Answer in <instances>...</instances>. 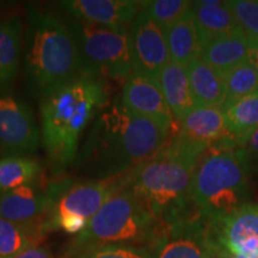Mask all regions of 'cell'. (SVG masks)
Masks as SVG:
<instances>
[{"label": "cell", "instance_id": "6da1fadb", "mask_svg": "<svg viewBox=\"0 0 258 258\" xmlns=\"http://www.w3.org/2000/svg\"><path fill=\"white\" fill-rule=\"evenodd\" d=\"M170 137V132L159 124L115 102L92 122L76 166L97 179L124 175L158 156Z\"/></svg>", "mask_w": 258, "mask_h": 258}, {"label": "cell", "instance_id": "7a4b0ae2", "mask_svg": "<svg viewBox=\"0 0 258 258\" xmlns=\"http://www.w3.org/2000/svg\"><path fill=\"white\" fill-rule=\"evenodd\" d=\"M208 148L177 133L158 156L138 170L132 189L161 233L202 219L190 196L194 171Z\"/></svg>", "mask_w": 258, "mask_h": 258}, {"label": "cell", "instance_id": "3957f363", "mask_svg": "<svg viewBox=\"0 0 258 258\" xmlns=\"http://www.w3.org/2000/svg\"><path fill=\"white\" fill-rule=\"evenodd\" d=\"M109 105L106 82L82 74L41 99L42 143L54 164L76 160L82 134Z\"/></svg>", "mask_w": 258, "mask_h": 258}, {"label": "cell", "instance_id": "277c9868", "mask_svg": "<svg viewBox=\"0 0 258 258\" xmlns=\"http://www.w3.org/2000/svg\"><path fill=\"white\" fill-rule=\"evenodd\" d=\"M24 61L29 86L41 99L84 74L69 25L36 10H30L28 16Z\"/></svg>", "mask_w": 258, "mask_h": 258}, {"label": "cell", "instance_id": "5b68a950", "mask_svg": "<svg viewBox=\"0 0 258 258\" xmlns=\"http://www.w3.org/2000/svg\"><path fill=\"white\" fill-rule=\"evenodd\" d=\"M159 226L132 185L109 199L70 244L66 256L80 258L90 251L111 245L147 247L159 239ZM148 249V247H147Z\"/></svg>", "mask_w": 258, "mask_h": 258}, {"label": "cell", "instance_id": "8992f818", "mask_svg": "<svg viewBox=\"0 0 258 258\" xmlns=\"http://www.w3.org/2000/svg\"><path fill=\"white\" fill-rule=\"evenodd\" d=\"M247 160L239 147L213 148L194 171L190 196L205 220L231 214L249 199Z\"/></svg>", "mask_w": 258, "mask_h": 258}, {"label": "cell", "instance_id": "52a82bcc", "mask_svg": "<svg viewBox=\"0 0 258 258\" xmlns=\"http://www.w3.org/2000/svg\"><path fill=\"white\" fill-rule=\"evenodd\" d=\"M83 73L103 80H125L133 72L131 34L127 27H110L70 18Z\"/></svg>", "mask_w": 258, "mask_h": 258}, {"label": "cell", "instance_id": "ba28073f", "mask_svg": "<svg viewBox=\"0 0 258 258\" xmlns=\"http://www.w3.org/2000/svg\"><path fill=\"white\" fill-rule=\"evenodd\" d=\"M139 169L111 178L49 186L46 191L49 200L48 230H55L56 221L66 215L90 220L109 199L133 184Z\"/></svg>", "mask_w": 258, "mask_h": 258}, {"label": "cell", "instance_id": "9c48e42d", "mask_svg": "<svg viewBox=\"0 0 258 258\" xmlns=\"http://www.w3.org/2000/svg\"><path fill=\"white\" fill-rule=\"evenodd\" d=\"M203 234L212 250L258 258V205L246 203L225 217L203 219Z\"/></svg>", "mask_w": 258, "mask_h": 258}, {"label": "cell", "instance_id": "30bf717a", "mask_svg": "<svg viewBox=\"0 0 258 258\" xmlns=\"http://www.w3.org/2000/svg\"><path fill=\"white\" fill-rule=\"evenodd\" d=\"M40 144L34 112L27 103L11 95L0 96V152L4 157H24Z\"/></svg>", "mask_w": 258, "mask_h": 258}, {"label": "cell", "instance_id": "8fae6325", "mask_svg": "<svg viewBox=\"0 0 258 258\" xmlns=\"http://www.w3.org/2000/svg\"><path fill=\"white\" fill-rule=\"evenodd\" d=\"M129 34L133 72L158 83L161 71L171 61L165 32L143 9L129 25Z\"/></svg>", "mask_w": 258, "mask_h": 258}, {"label": "cell", "instance_id": "7c38bea8", "mask_svg": "<svg viewBox=\"0 0 258 258\" xmlns=\"http://www.w3.org/2000/svg\"><path fill=\"white\" fill-rule=\"evenodd\" d=\"M120 102L133 114L153 121L171 134L178 133V123L164 98L159 84L148 77L132 72L124 80Z\"/></svg>", "mask_w": 258, "mask_h": 258}, {"label": "cell", "instance_id": "4fadbf2b", "mask_svg": "<svg viewBox=\"0 0 258 258\" xmlns=\"http://www.w3.org/2000/svg\"><path fill=\"white\" fill-rule=\"evenodd\" d=\"M49 200L30 185L0 192V218L46 234Z\"/></svg>", "mask_w": 258, "mask_h": 258}, {"label": "cell", "instance_id": "5bb4252c", "mask_svg": "<svg viewBox=\"0 0 258 258\" xmlns=\"http://www.w3.org/2000/svg\"><path fill=\"white\" fill-rule=\"evenodd\" d=\"M61 8L74 19L99 25L127 27L132 24L144 2L135 0H64Z\"/></svg>", "mask_w": 258, "mask_h": 258}, {"label": "cell", "instance_id": "9a60e30c", "mask_svg": "<svg viewBox=\"0 0 258 258\" xmlns=\"http://www.w3.org/2000/svg\"><path fill=\"white\" fill-rule=\"evenodd\" d=\"M178 133L189 140L208 147L209 150L238 147L228 134L221 108L196 105L179 122Z\"/></svg>", "mask_w": 258, "mask_h": 258}, {"label": "cell", "instance_id": "2e32d148", "mask_svg": "<svg viewBox=\"0 0 258 258\" xmlns=\"http://www.w3.org/2000/svg\"><path fill=\"white\" fill-rule=\"evenodd\" d=\"M200 59L222 76L227 71L250 61L249 38L240 28L220 35L203 47Z\"/></svg>", "mask_w": 258, "mask_h": 258}, {"label": "cell", "instance_id": "e0dca14e", "mask_svg": "<svg viewBox=\"0 0 258 258\" xmlns=\"http://www.w3.org/2000/svg\"><path fill=\"white\" fill-rule=\"evenodd\" d=\"M154 258H212L203 234V219L173 228L153 247Z\"/></svg>", "mask_w": 258, "mask_h": 258}, {"label": "cell", "instance_id": "ac0fdd59", "mask_svg": "<svg viewBox=\"0 0 258 258\" xmlns=\"http://www.w3.org/2000/svg\"><path fill=\"white\" fill-rule=\"evenodd\" d=\"M22 23L17 16L0 18V96L9 95L19 69Z\"/></svg>", "mask_w": 258, "mask_h": 258}, {"label": "cell", "instance_id": "d6986e66", "mask_svg": "<svg viewBox=\"0 0 258 258\" xmlns=\"http://www.w3.org/2000/svg\"><path fill=\"white\" fill-rule=\"evenodd\" d=\"M190 11L198 28L202 47H205L213 38L239 29L233 12L226 2H191Z\"/></svg>", "mask_w": 258, "mask_h": 258}, {"label": "cell", "instance_id": "ffe728a7", "mask_svg": "<svg viewBox=\"0 0 258 258\" xmlns=\"http://www.w3.org/2000/svg\"><path fill=\"white\" fill-rule=\"evenodd\" d=\"M159 88L177 123L196 106L190 89L186 67L170 61L158 79Z\"/></svg>", "mask_w": 258, "mask_h": 258}, {"label": "cell", "instance_id": "44dd1931", "mask_svg": "<svg viewBox=\"0 0 258 258\" xmlns=\"http://www.w3.org/2000/svg\"><path fill=\"white\" fill-rule=\"evenodd\" d=\"M190 89L196 105L222 108L226 102V85L220 73L201 59L186 66Z\"/></svg>", "mask_w": 258, "mask_h": 258}, {"label": "cell", "instance_id": "7402d4cb", "mask_svg": "<svg viewBox=\"0 0 258 258\" xmlns=\"http://www.w3.org/2000/svg\"><path fill=\"white\" fill-rule=\"evenodd\" d=\"M165 36L172 62L186 67L190 62L200 59L203 47L190 10L167 29Z\"/></svg>", "mask_w": 258, "mask_h": 258}, {"label": "cell", "instance_id": "603a6c76", "mask_svg": "<svg viewBox=\"0 0 258 258\" xmlns=\"http://www.w3.org/2000/svg\"><path fill=\"white\" fill-rule=\"evenodd\" d=\"M227 132L241 147L258 129V91L222 109Z\"/></svg>", "mask_w": 258, "mask_h": 258}, {"label": "cell", "instance_id": "cb8c5ba5", "mask_svg": "<svg viewBox=\"0 0 258 258\" xmlns=\"http://www.w3.org/2000/svg\"><path fill=\"white\" fill-rule=\"evenodd\" d=\"M41 175L38 161L28 157L10 156L0 159V192L30 185Z\"/></svg>", "mask_w": 258, "mask_h": 258}, {"label": "cell", "instance_id": "d4e9b609", "mask_svg": "<svg viewBox=\"0 0 258 258\" xmlns=\"http://www.w3.org/2000/svg\"><path fill=\"white\" fill-rule=\"evenodd\" d=\"M43 233L0 218V258H16L43 239Z\"/></svg>", "mask_w": 258, "mask_h": 258}, {"label": "cell", "instance_id": "484cf974", "mask_svg": "<svg viewBox=\"0 0 258 258\" xmlns=\"http://www.w3.org/2000/svg\"><path fill=\"white\" fill-rule=\"evenodd\" d=\"M226 85V102L221 109L258 91V70L250 61L222 74Z\"/></svg>", "mask_w": 258, "mask_h": 258}, {"label": "cell", "instance_id": "4316f807", "mask_svg": "<svg viewBox=\"0 0 258 258\" xmlns=\"http://www.w3.org/2000/svg\"><path fill=\"white\" fill-rule=\"evenodd\" d=\"M191 2L186 0H151L144 2L143 9L157 25L165 32L190 10Z\"/></svg>", "mask_w": 258, "mask_h": 258}, {"label": "cell", "instance_id": "83f0119b", "mask_svg": "<svg viewBox=\"0 0 258 258\" xmlns=\"http://www.w3.org/2000/svg\"><path fill=\"white\" fill-rule=\"evenodd\" d=\"M228 8L247 38L258 40V2L256 0H230Z\"/></svg>", "mask_w": 258, "mask_h": 258}, {"label": "cell", "instance_id": "f1b7e54d", "mask_svg": "<svg viewBox=\"0 0 258 258\" xmlns=\"http://www.w3.org/2000/svg\"><path fill=\"white\" fill-rule=\"evenodd\" d=\"M80 258H154V254L147 247L111 245L90 251Z\"/></svg>", "mask_w": 258, "mask_h": 258}, {"label": "cell", "instance_id": "f546056e", "mask_svg": "<svg viewBox=\"0 0 258 258\" xmlns=\"http://www.w3.org/2000/svg\"><path fill=\"white\" fill-rule=\"evenodd\" d=\"M89 220L80 217H74V215H66V217L59 219L55 224L56 228H62L64 232L70 234H79L85 230L88 226Z\"/></svg>", "mask_w": 258, "mask_h": 258}, {"label": "cell", "instance_id": "4dcf8cb0", "mask_svg": "<svg viewBox=\"0 0 258 258\" xmlns=\"http://www.w3.org/2000/svg\"><path fill=\"white\" fill-rule=\"evenodd\" d=\"M243 152L245 159L247 160H258V129L249 138V140L243 146L239 147Z\"/></svg>", "mask_w": 258, "mask_h": 258}, {"label": "cell", "instance_id": "1f68e13d", "mask_svg": "<svg viewBox=\"0 0 258 258\" xmlns=\"http://www.w3.org/2000/svg\"><path fill=\"white\" fill-rule=\"evenodd\" d=\"M16 258H54V256L47 247L36 245V246H31L24 250Z\"/></svg>", "mask_w": 258, "mask_h": 258}, {"label": "cell", "instance_id": "d6a6232c", "mask_svg": "<svg viewBox=\"0 0 258 258\" xmlns=\"http://www.w3.org/2000/svg\"><path fill=\"white\" fill-rule=\"evenodd\" d=\"M250 43V62L253 63L258 70V40L249 38Z\"/></svg>", "mask_w": 258, "mask_h": 258}, {"label": "cell", "instance_id": "836d02e7", "mask_svg": "<svg viewBox=\"0 0 258 258\" xmlns=\"http://www.w3.org/2000/svg\"><path fill=\"white\" fill-rule=\"evenodd\" d=\"M212 258H243L240 256H235L230 252H226V251H219V250H212Z\"/></svg>", "mask_w": 258, "mask_h": 258}]
</instances>
